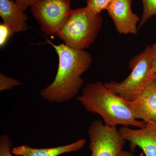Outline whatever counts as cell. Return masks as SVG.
<instances>
[{
	"mask_svg": "<svg viewBox=\"0 0 156 156\" xmlns=\"http://www.w3.org/2000/svg\"><path fill=\"white\" fill-rule=\"evenodd\" d=\"M45 38L46 43L51 45L57 53L58 65L53 82L41 90L40 95L52 103L70 101L75 97L83 85L81 76L89 69L92 56L85 50H76L65 44H56Z\"/></svg>",
	"mask_w": 156,
	"mask_h": 156,
	"instance_id": "6da1fadb",
	"label": "cell"
},
{
	"mask_svg": "<svg viewBox=\"0 0 156 156\" xmlns=\"http://www.w3.org/2000/svg\"><path fill=\"white\" fill-rule=\"evenodd\" d=\"M77 100L87 112L100 115L107 126L138 128L145 126L144 122L136 119L127 100L112 92L100 81L87 84Z\"/></svg>",
	"mask_w": 156,
	"mask_h": 156,
	"instance_id": "7a4b0ae2",
	"label": "cell"
},
{
	"mask_svg": "<svg viewBox=\"0 0 156 156\" xmlns=\"http://www.w3.org/2000/svg\"><path fill=\"white\" fill-rule=\"evenodd\" d=\"M103 20L100 14H93L84 8L72 10L62 28L56 35L70 48L85 50L95 41Z\"/></svg>",
	"mask_w": 156,
	"mask_h": 156,
	"instance_id": "3957f363",
	"label": "cell"
},
{
	"mask_svg": "<svg viewBox=\"0 0 156 156\" xmlns=\"http://www.w3.org/2000/svg\"><path fill=\"white\" fill-rule=\"evenodd\" d=\"M154 51L148 45L143 52L134 56L129 62L130 74L121 82L104 83L108 89L126 100L135 99L153 80Z\"/></svg>",
	"mask_w": 156,
	"mask_h": 156,
	"instance_id": "277c9868",
	"label": "cell"
},
{
	"mask_svg": "<svg viewBox=\"0 0 156 156\" xmlns=\"http://www.w3.org/2000/svg\"><path fill=\"white\" fill-rule=\"evenodd\" d=\"M72 0H40L30 7L32 14L47 35H56L71 14Z\"/></svg>",
	"mask_w": 156,
	"mask_h": 156,
	"instance_id": "5b68a950",
	"label": "cell"
},
{
	"mask_svg": "<svg viewBox=\"0 0 156 156\" xmlns=\"http://www.w3.org/2000/svg\"><path fill=\"white\" fill-rule=\"evenodd\" d=\"M88 133L91 156H119L123 151L126 140L116 127L95 120L89 126Z\"/></svg>",
	"mask_w": 156,
	"mask_h": 156,
	"instance_id": "8992f818",
	"label": "cell"
},
{
	"mask_svg": "<svg viewBox=\"0 0 156 156\" xmlns=\"http://www.w3.org/2000/svg\"><path fill=\"white\" fill-rule=\"evenodd\" d=\"M132 0H112L106 9L117 31L123 34H136L140 19L131 10Z\"/></svg>",
	"mask_w": 156,
	"mask_h": 156,
	"instance_id": "52a82bcc",
	"label": "cell"
},
{
	"mask_svg": "<svg viewBox=\"0 0 156 156\" xmlns=\"http://www.w3.org/2000/svg\"><path fill=\"white\" fill-rule=\"evenodd\" d=\"M142 128L133 129L122 127L119 131L126 140L130 143L131 149L138 147L145 156H156V123H145Z\"/></svg>",
	"mask_w": 156,
	"mask_h": 156,
	"instance_id": "ba28073f",
	"label": "cell"
},
{
	"mask_svg": "<svg viewBox=\"0 0 156 156\" xmlns=\"http://www.w3.org/2000/svg\"><path fill=\"white\" fill-rule=\"evenodd\" d=\"M127 101L137 119L156 123V83L153 80L135 99Z\"/></svg>",
	"mask_w": 156,
	"mask_h": 156,
	"instance_id": "9c48e42d",
	"label": "cell"
},
{
	"mask_svg": "<svg viewBox=\"0 0 156 156\" xmlns=\"http://www.w3.org/2000/svg\"><path fill=\"white\" fill-rule=\"evenodd\" d=\"M14 0H0V16L13 33L27 29V16Z\"/></svg>",
	"mask_w": 156,
	"mask_h": 156,
	"instance_id": "30bf717a",
	"label": "cell"
},
{
	"mask_svg": "<svg viewBox=\"0 0 156 156\" xmlns=\"http://www.w3.org/2000/svg\"><path fill=\"white\" fill-rule=\"evenodd\" d=\"M86 140L81 138L67 145L56 147L36 148L28 145L14 147L12 153L17 156H59L63 154L77 151L85 146Z\"/></svg>",
	"mask_w": 156,
	"mask_h": 156,
	"instance_id": "8fae6325",
	"label": "cell"
},
{
	"mask_svg": "<svg viewBox=\"0 0 156 156\" xmlns=\"http://www.w3.org/2000/svg\"><path fill=\"white\" fill-rule=\"evenodd\" d=\"M141 1L143 5V13L140 22L139 28L156 14V0H141Z\"/></svg>",
	"mask_w": 156,
	"mask_h": 156,
	"instance_id": "7c38bea8",
	"label": "cell"
},
{
	"mask_svg": "<svg viewBox=\"0 0 156 156\" xmlns=\"http://www.w3.org/2000/svg\"><path fill=\"white\" fill-rule=\"evenodd\" d=\"M112 0H87L86 8L93 14H100L101 11L106 9Z\"/></svg>",
	"mask_w": 156,
	"mask_h": 156,
	"instance_id": "4fadbf2b",
	"label": "cell"
},
{
	"mask_svg": "<svg viewBox=\"0 0 156 156\" xmlns=\"http://www.w3.org/2000/svg\"><path fill=\"white\" fill-rule=\"evenodd\" d=\"M20 85L21 83L18 80L8 76L2 73H0V91L1 92L10 90L13 87Z\"/></svg>",
	"mask_w": 156,
	"mask_h": 156,
	"instance_id": "5bb4252c",
	"label": "cell"
},
{
	"mask_svg": "<svg viewBox=\"0 0 156 156\" xmlns=\"http://www.w3.org/2000/svg\"><path fill=\"white\" fill-rule=\"evenodd\" d=\"M12 139L7 134H4L0 137V156H13L12 152Z\"/></svg>",
	"mask_w": 156,
	"mask_h": 156,
	"instance_id": "9a60e30c",
	"label": "cell"
},
{
	"mask_svg": "<svg viewBox=\"0 0 156 156\" xmlns=\"http://www.w3.org/2000/svg\"><path fill=\"white\" fill-rule=\"evenodd\" d=\"M14 34L9 27L2 23L0 24V47L2 48L9 41L10 37Z\"/></svg>",
	"mask_w": 156,
	"mask_h": 156,
	"instance_id": "2e32d148",
	"label": "cell"
},
{
	"mask_svg": "<svg viewBox=\"0 0 156 156\" xmlns=\"http://www.w3.org/2000/svg\"><path fill=\"white\" fill-rule=\"evenodd\" d=\"M23 11H25L29 7L40 0H14Z\"/></svg>",
	"mask_w": 156,
	"mask_h": 156,
	"instance_id": "e0dca14e",
	"label": "cell"
},
{
	"mask_svg": "<svg viewBox=\"0 0 156 156\" xmlns=\"http://www.w3.org/2000/svg\"><path fill=\"white\" fill-rule=\"evenodd\" d=\"M154 51L153 70L154 73H156V44L152 46Z\"/></svg>",
	"mask_w": 156,
	"mask_h": 156,
	"instance_id": "ac0fdd59",
	"label": "cell"
},
{
	"mask_svg": "<svg viewBox=\"0 0 156 156\" xmlns=\"http://www.w3.org/2000/svg\"><path fill=\"white\" fill-rule=\"evenodd\" d=\"M119 156H134L131 153L126 151H122ZM140 156H143V154H141Z\"/></svg>",
	"mask_w": 156,
	"mask_h": 156,
	"instance_id": "d6986e66",
	"label": "cell"
},
{
	"mask_svg": "<svg viewBox=\"0 0 156 156\" xmlns=\"http://www.w3.org/2000/svg\"><path fill=\"white\" fill-rule=\"evenodd\" d=\"M153 81L156 83V73H154L153 76Z\"/></svg>",
	"mask_w": 156,
	"mask_h": 156,
	"instance_id": "ffe728a7",
	"label": "cell"
},
{
	"mask_svg": "<svg viewBox=\"0 0 156 156\" xmlns=\"http://www.w3.org/2000/svg\"><path fill=\"white\" fill-rule=\"evenodd\" d=\"M72 1H74V0H72Z\"/></svg>",
	"mask_w": 156,
	"mask_h": 156,
	"instance_id": "44dd1931",
	"label": "cell"
}]
</instances>
